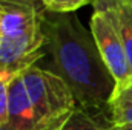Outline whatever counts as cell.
<instances>
[{
    "instance_id": "5b68a950",
    "label": "cell",
    "mask_w": 132,
    "mask_h": 130,
    "mask_svg": "<svg viewBox=\"0 0 132 130\" xmlns=\"http://www.w3.org/2000/svg\"><path fill=\"white\" fill-rule=\"evenodd\" d=\"M37 2L42 0H0L2 37L23 38L42 32L46 9Z\"/></svg>"
},
{
    "instance_id": "7c38bea8",
    "label": "cell",
    "mask_w": 132,
    "mask_h": 130,
    "mask_svg": "<svg viewBox=\"0 0 132 130\" xmlns=\"http://www.w3.org/2000/svg\"><path fill=\"white\" fill-rule=\"evenodd\" d=\"M0 37H2V26H0Z\"/></svg>"
},
{
    "instance_id": "7a4b0ae2",
    "label": "cell",
    "mask_w": 132,
    "mask_h": 130,
    "mask_svg": "<svg viewBox=\"0 0 132 130\" xmlns=\"http://www.w3.org/2000/svg\"><path fill=\"white\" fill-rule=\"evenodd\" d=\"M34 130H62L77 110L66 83L49 69L32 66L22 73Z\"/></svg>"
},
{
    "instance_id": "6da1fadb",
    "label": "cell",
    "mask_w": 132,
    "mask_h": 130,
    "mask_svg": "<svg viewBox=\"0 0 132 130\" xmlns=\"http://www.w3.org/2000/svg\"><path fill=\"white\" fill-rule=\"evenodd\" d=\"M46 48L52 57V70L59 75L77 103V109L100 115L109 109L117 83L100 54L97 43L77 17L54 14L45 17Z\"/></svg>"
},
{
    "instance_id": "30bf717a",
    "label": "cell",
    "mask_w": 132,
    "mask_h": 130,
    "mask_svg": "<svg viewBox=\"0 0 132 130\" xmlns=\"http://www.w3.org/2000/svg\"><path fill=\"white\" fill-rule=\"evenodd\" d=\"M12 78L0 77V129L3 127L8 115V101H9V83Z\"/></svg>"
},
{
    "instance_id": "4fadbf2b",
    "label": "cell",
    "mask_w": 132,
    "mask_h": 130,
    "mask_svg": "<svg viewBox=\"0 0 132 130\" xmlns=\"http://www.w3.org/2000/svg\"><path fill=\"white\" fill-rule=\"evenodd\" d=\"M42 2H43V0H42Z\"/></svg>"
},
{
    "instance_id": "9c48e42d",
    "label": "cell",
    "mask_w": 132,
    "mask_h": 130,
    "mask_svg": "<svg viewBox=\"0 0 132 130\" xmlns=\"http://www.w3.org/2000/svg\"><path fill=\"white\" fill-rule=\"evenodd\" d=\"M91 2L94 0H43V8L52 14H69Z\"/></svg>"
},
{
    "instance_id": "8992f818",
    "label": "cell",
    "mask_w": 132,
    "mask_h": 130,
    "mask_svg": "<svg viewBox=\"0 0 132 130\" xmlns=\"http://www.w3.org/2000/svg\"><path fill=\"white\" fill-rule=\"evenodd\" d=\"M94 3L103 5L112 15L132 67V0H94Z\"/></svg>"
},
{
    "instance_id": "52a82bcc",
    "label": "cell",
    "mask_w": 132,
    "mask_h": 130,
    "mask_svg": "<svg viewBox=\"0 0 132 130\" xmlns=\"http://www.w3.org/2000/svg\"><path fill=\"white\" fill-rule=\"evenodd\" d=\"M108 110L112 126H132V83L114 92Z\"/></svg>"
},
{
    "instance_id": "ba28073f",
    "label": "cell",
    "mask_w": 132,
    "mask_h": 130,
    "mask_svg": "<svg viewBox=\"0 0 132 130\" xmlns=\"http://www.w3.org/2000/svg\"><path fill=\"white\" fill-rule=\"evenodd\" d=\"M62 130H112V124L111 121L106 123L100 115L77 109Z\"/></svg>"
},
{
    "instance_id": "277c9868",
    "label": "cell",
    "mask_w": 132,
    "mask_h": 130,
    "mask_svg": "<svg viewBox=\"0 0 132 130\" xmlns=\"http://www.w3.org/2000/svg\"><path fill=\"white\" fill-rule=\"evenodd\" d=\"M45 29L23 38L0 37V77L14 78L45 57L46 48Z\"/></svg>"
},
{
    "instance_id": "3957f363",
    "label": "cell",
    "mask_w": 132,
    "mask_h": 130,
    "mask_svg": "<svg viewBox=\"0 0 132 130\" xmlns=\"http://www.w3.org/2000/svg\"><path fill=\"white\" fill-rule=\"evenodd\" d=\"M91 34L109 72L117 83L115 90L129 86L132 83V67L128 60L126 49L115 28L112 15L100 3H94V12L91 17Z\"/></svg>"
},
{
    "instance_id": "8fae6325",
    "label": "cell",
    "mask_w": 132,
    "mask_h": 130,
    "mask_svg": "<svg viewBox=\"0 0 132 130\" xmlns=\"http://www.w3.org/2000/svg\"><path fill=\"white\" fill-rule=\"evenodd\" d=\"M112 130H132V126H112Z\"/></svg>"
}]
</instances>
